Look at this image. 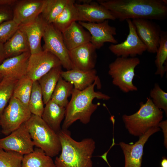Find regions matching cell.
Listing matches in <instances>:
<instances>
[{
  "label": "cell",
  "mask_w": 167,
  "mask_h": 167,
  "mask_svg": "<svg viewBox=\"0 0 167 167\" xmlns=\"http://www.w3.org/2000/svg\"><path fill=\"white\" fill-rule=\"evenodd\" d=\"M96 49L89 42L68 51L73 69L82 70L94 69L97 57Z\"/></svg>",
  "instance_id": "17"
},
{
  "label": "cell",
  "mask_w": 167,
  "mask_h": 167,
  "mask_svg": "<svg viewBox=\"0 0 167 167\" xmlns=\"http://www.w3.org/2000/svg\"><path fill=\"white\" fill-rule=\"evenodd\" d=\"M61 146V153L54 161L55 167H92V157L95 143L91 138L80 141L73 139L70 132L61 129L58 134Z\"/></svg>",
  "instance_id": "3"
},
{
  "label": "cell",
  "mask_w": 167,
  "mask_h": 167,
  "mask_svg": "<svg viewBox=\"0 0 167 167\" xmlns=\"http://www.w3.org/2000/svg\"><path fill=\"white\" fill-rule=\"evenodd\" d=\"M61 76L64 80L71 83L74 88L79 90L86 89L95 80L100 79L95 69L82 70L73 68L65 71H62Z\"/></svg>",
  "instance_id": "20"
},
{
  "label": "cell",
  "mask_w": 167,
  "mask_h": 167,
  "mask_svg": "<svg viewBox=\"0 0 167 167\" xmlns=\"http://www.w3.org/2000/svg\"><path fill=\"white\" fill-rule=\"evenodd\" d=\"M17 0H0V6H7L13 7Z\"/></svg>",
  "instance_id": "38"
},
{
  "label": "cell",
  "mask_w": 167,
  "mask_h": 167,
  "mask_svg": "<svg viewBox=\"0 0 167 167\" xmlns=\"http://www.w3.org/2000/svg\"><path fill=\"white\" fill-rule=\"evenodd\" d=\"M86 1L82 3H75L79 21L98 23L107 20H115L111 13L98 2Z\"/></svg>",
  "instance_id": "15"
},
{
  "label": "cell",
  "mask_w": 167,
  "mask_h": 167,
  "mask_svg": "<svg viewBox=\"0 0 167 167\" xmlns=\"http://www.w3.org/2000/svg\"><path fill=\"white\" fill-rule=\"evenodd\" d=\"M44 0H17L12 7L13 20L19 25L29 23L41 14Z\"/></svg>",
  "instance_id": "16"
},
{
  "label": "cell",
  "mask_w": 167,
  "mask_h": 167,
  "mask_svg": "<svg viewBox=\"0 0 167 167\" xmlns=\"http://www.w3.org/2000/svg\"><path fill=\"white\" fill-rule=\"evenodd\" d=\"M78 23L86 29L91 35L90 42L96 49H99L106 42L117 44L118 41L114 36L116 34V28L109 24V20L98 23L78 21Z\"/></svg>",
  "instance_id": "13"
},
{
  "label": "cell",
  "mask_w": 167,
  "mask_h": 167,
  "mask_svg": "<svg viewBox=\"0 0 167 167\" xmlns=\"http://www.w3.org/2000/svg\"><path fill=\"white\" fill-rule=\"evenodd\" d=\"M30 51L8 58L0 64V74L18 80L27 75Z\"/></svg>",
  "instance_id": "19"
},
{
  "label": "cell",
  "mask_w": 167,
  "mask_h": 167,
  "mask_svg": "<svg viewBox=\"0 0 167 167\" xmlns=\"http://www.w3.org/2000/svg\"><path fill=\"white\" fill-rule=\"evenodd\" d=\"M41 117L54 131L58 134L61 130V123L64 118L66 108L50 100L45 105Z\"/></svg>",
  "instance_id": "22"
},
{
  "label": "cell",
  "mask_w": 167,
  "mask_h": 167,
  "mask_svg": "<svg viewBox=\"0 0 167 167\" xmlns=\"http://www.w3.org/2000/svg\"><path fill=\"white\" fill-rule=\"evenodd\" d=\"M126 20L129 28L126 38L122 43L111 44L109 49L117 57H136L137 55H142L147 51V48L139 37L131 20Z\"/></svg>",
  "instance_id": "11"
},
{
  "label": "cell",
  "mask_w": 167,
  "mask_h": 167,
  "mask_svg": "<svg viewBox=\"0 0 167 167\" xmlns=\"http://www.w3.org/2000/svg\"><path fill=\"white\" fill-rule=\"evenodd\" d=\"M155 63L156 67L155 73L162 77L167 71V66L164 65L167 60V32L162 31L159 46Z\"/></svg>",
  "instance_id": "30"
},
{
  "label": "cell",
  "mask_w": 167,
  "mask_h": 167,
  "mask_svg": "<svg viewBox=\"0 0 167 167\" xmlns=\"http://www.w3.org/2000/svg\"><path fill=\"white\" fill-rule=\"evenodd\" d=\"M19 25L13 19L0 24V43H6L19 29Z\"/></svg>",
  "instance_id": "35"
},
{
  "label": "cell",
  "mask_w": 167,
  "mask_h": 167,
  "mask_svg": "<svg viewBox=\"0 0 167 167\" xmlns=\"http://www.w3.org/2000/svg\"><path fill=\"white\" fill-rule=\"evenodd\" d=\"M43 95L38 81H34L28 107L32 114L41 117L44 109Z\"/></svg>",
  "instance_id": "31"
},
{
  "label": "cell",
  "mask_w": 167,
  "mask_h": 167,
  "mask_svg": "<svg viewBox=\"0 0 167 167\" xmlns=\"http://www.w3.org/2000/svg\"><path fill=\"white\" fill-rule=\"evenodd\" d=\"M3 48L6 58L30 52L26 36L19 28L11 37L3 44Z\"/></svg>",
  "instance_id": "23"
},
{
  "label": "cell",
  "mask_w": 167,
  "mask_h": 167,
  "mask_svg": "<svg viewBox=\"0 0 167 167\" xmlns=\"http://www.w3.org/2000/svg\"><path fill=\"white\" fill-rule=\"evenodd\" d=\"M18 80L4 77L0 82V120L3 112L12 96Z\"/></svg>",
  "instance_id": "32"
},
{
  "label": "cell",
  "mask_w": 167,
  "mask_h": 167,
  "mask_svg": "<svg viewBox=\"0 0 167 167\" xmlns=\"http://www.w3.org/2000/svg\"><path fill=\"white\" fill-rule=\"evenodd\" d=\"M31 114L28 107L12 96L1 118L2 132L8 135L26 122Z\"/></svg>",
  "instance_id": "7"
},
{
  "label": "cell",
  "mask_w": 167,
  "mask_h": 167,
  "mask_svg": "<svg viewBox=\"0 0 167 167\" xmlns=\"http://www.w3.org/2000/svg\"><path fill=\"white\" fill-rule=\"evenodd\" d=\"M24 155L0 148V167H22Z\"/></svg>",
  "instance_id": "33"
},
{
  "label": "cell",
  "mask_w": 167,
  "mask_h": 167,
  "mask_svg": "<svg viewBox=\"0 0 167 167\" xmlns=\"http://www.w3.org/2000/svg\"><path fill=\"white\" fill-rule=\"evenodd\" d=\"M78 23L73 22L62 33L64 44L69 50L90 42L91 35Z\"/></svg>",
  "instance_id": "21"
},
{
  "label": "cell",
  "mask_w": 167,
  "mask_h": 167,
  "mask_svg": "<svg viewBox=\"0 0 167 167\" xmlns=\"http://www.w3.org/2000/svg\"><path fill=\"white\" fill-rule=\"evenodd\" d=\"M61 66L58 59L46 50L31 54L29 57L27 76L33 82L38 81L53 68Z\"/></svg>",
  "instance_id": "9"
},
{
  "label": "cell",
  "mask_w": 167,
  "mask_h": 167,
  "mask_svg": "<svg viewBox=\"0 0 167 167\" xmlns=\"http://www.w3.org/2000/svg\"><path fill=\"white\" fill-rule=\"evenodd\" d=\"M74 89L73 85L61 76L52 95V101L62 107L66 108L68 103V97L71 95Z\"/></svg>",
  "instance_id": "28"
},
{
  "label": "cell",
  "mask_w": 167,
  "mask_h": 167,
  "mask_svg": "<svg viewBox=\"0 0 167 167\" xmlns=\"http://www.w3.org/2000/svg\"><path fill=\"white\" fill-rule=\"evenodd\" d=\"M35 146L51 157L57 156L61 146L58 134L52 129L41 117L32 114L25 123Z\"/></svg>",
  "instance_id": "5"
},
{
  "label": "cell",
  "mask_w": 167,
  "mask_h": 167,
  "mask_svg": "<svg viewBox=\"0 0 167 167\" xmlns=\"http://www.w3.org/2000/svg\"><path fill=\"white\" fill-rule=\"evenodd\" d=\"M6 58L4 49L3 44L0 43V64Z\"/></svg>",
  "instance_id": "39"
},
{
  "label": "cell",
  "mask_w": 167,
  "mask_h": 167,
  "mask_svg": "<svg viewBox=\"0 0 167 167\" xmlns=\"http://www.w3.org/2000/svg\"><path fill=\"white\" fill-rule=\"evenodd\" d=\"M158 126L161 128L164 134V145L167 148V120L164 121H161L159 123Z\"/></svg>",
  "instance_id": "37"
},
{
  "label": "cell",
  "mask_w": 167,
  "mask_h": 167,
  "mask_svg": "<svg viewBox=\"0 0 167 167\" xmlns=\"http://www.w3.org/2000/svg\"><path fill=\"white\" fill-rule=\"evenodd\" d=\"M13 12L11 7L0 6V24L6 21L13 19Z\"/></svg>",
  "instance_id": "36"
},
{
  "label": "cell",
  "mask_w": 167,
  "mask_h": 167,
  "mask_svg": "<svg viewBox=\"0 0 167 167\" xmlns=\"http://www.w3.org/2000/svg\"><path fill=\"white\" fill-rule=\"evenodd\" d=\"M70 0H44L41 14L47 24H52L61 13Z\"/></svg>",
  "instance_id": "27"
},
{
  "label": "cell",
  "mask_w": 167,
  "mask_h": 167,
  "mask_svg": "<svg viewBox=\"0 0 167 167\" xmlns=\"http://www.w3.org/2000/svg\"><path fill=\"white\" fill-rule=\"evenodd\" d=\"M140 106L134 113L124 114L122 116L129 133L139 137L145 134L150 128L158 126L163 118L162 111L154 105L150 98H147L145 103L141 102Z\"/></svg>",
  "instance_id": "4"
},
{
  "label": "cell",
  "mask_w": 167,
  "mask_h": 167,
  "mask_svg": "<svg viewBox=\"0 0 167 167\" xmlns=\"http://www.w3.org/2000/svg\"><path fill=\"white\" fill-rule=\"evenodd\" d=\"M137 33L148 52L156 53L159 46L162 31L152 20L143 19H132Z\"/></svg>",
  "instance_id": "12"
},
{
  "label": "cell",
  "mask_w": 167,
  "mask_h": 167,
  "mask_svg": "<svg viewBox=\"0 0 167 167\" xmlns=\"http://www.w3.org/2000/svg\"><path fill=\"white\" fill-rule=\"evenodd\" d=\"M75 3L74 0H70L59 15L52 24L61 32L73 22L79 21L78 13Z\"/></svg>",
  "instance_id": "26"
},
{
  "label": "cell",
  "mask_w": 167,
  "mask_h": 167,
  "mask_svg": "<svg viewBox=\"0 0 167 167\" xmlns=\"http://www.w3.org/2000/svg\"><path fill=\"white\" fill-rule=\"evenodd\" d=\"M109 167H111L110 166V165H109Z\"/></svg>",
  "instance_id": "42"
},
{
  "label": "cell",
  "mask_w": 167,
  "mask_h": 167,
  "mask_svg": "<svg viewBox=\"0 0 167 167\" xmlns=\"http://www.w3.org/2000/svg\"><path fill=\"white\" fill-rule=\"evenodd\" d=\"M22 167H55L52 157L41 149L36 148L23 156Z\"/></svg>",
  "instance_id": "25"
},
{
  "label": "cell",
  "mask_w": 167,
  "mask_h": 167,
  "mask_svg": "<svg viewBox=\"0 0 167 167\" xmlns=\"http://www.w3.org/2000/svg\"><path fill=\"white\" fill-rule=\"evenodd\" d=\"M47 24L40 14L32 21L19 26V28L26 36L31 54L37 53L43 50L41 39Z\"/></svg>",
  "instance_id": "18"
},
{
  "label": "cell",
  "mask_w": 167,
  "mask_h": 167,
  "mask_svg": "<svg viewBox=\"0 0 167 167\" xmlns=\"http://www.w3.org/2000/svg\"><path fill=\"white\" fill-rule=\"evenodd\" d=\"M140 63L137 57H117L109 66L108 74L112 78L113 84L125 93L137 91V88L133 81L135 69Z\"/></svg>",
  "instance_id": "6"
},
{
  "label": "cell",
  "mask_w": 167,
  "mask_h": 167,
  "mask_svg": "<svg viewBox=\"0 0 167 167\" xmlns=\"http://www.w3.org/2000/svg\"><path fill=\"white\" fill-rule=\"evenodd\" d=\"M95 86L98 89L101 88L100 79L96 80L86 89L79 90L74 88L71 98L66 108V112L62 129L66 130L74 122L79 120L83 124H86L90 121L91 117L100 105L94 104L95 98L105 100H109L108 95L94 90Z\"/></svg>",
  "instance_id": "2"
},
{
  "label": "cell",
  "mask_w": 167,
  "mask_h": 167,
  "mask_svg": "<svg viewBox=\"0 0 167 167\" xmlns=\"http://www.w3.org/2000/svg\"><path fill=\"white\" fill-rule=\"evenodd\" d=\"M33 83L26 75L18 80L13 90L12 96L28 107Z\"/></svg>",
  "instance_id": "29"
},
{
  "label": "cell",
  "mask_w": 167,
  "mask_h": 167,
  "mask_svg": "<svg viewBox=\"0 0 167 167\" xmlns=\"http://www.w3.org/2000/svg\"><path fill=\"white\" fill-rule=\"evenodd\" d=\"M62 67L60 66L53 68L38 80L42 92L44 105L51 99L52 93L61 77L62 71Z\"/></svg>",
  "instance_id": "24"
},
{
  "label": "cell",
  "mask_w": 167,
  "mask_h": 167,
  "mask_svg": "<svg viewBox=\"0 0 167 167\" xmlns=\"http://www.w3.org/2000/svg\"><path fill=\"white\" fill-rule=\"evenodd\" d=\"M34 146L24 123L6 137L0 139V148L24 155L32 152Z\"/></svg>",
  "instance_id": "10"
},
{
  "label": "cell",
  "mask_w": 167,
  "mask_h": 167,
  "mask_svg": "<svg viewBox=\"0 0 167 167\" xmlns=\"http://www.w3.org/2000/svg\"><path fill=\"white\" fill-rule=\"evenodd\" d=\"M161 165V167H167V159L165 157H163L162 160Z\"/></svg>",
  "instance_id": "40"
},
{
  "label": "cell",
  "mask_w": 167,
  "mask_h": 167,
  "mask_svg": "<svg viewBox=\"0 0 167 167\" xmlns=\"http://www.w3.org/2000/svg\"><path fill=\"white\" fill-rule=\"evenodd\" d=\"M44 41L43 49L49 52L59 60L66 70L73 69L69 54L63 41L62 33L51 24H47L43 37Z\"/></svg>",
  "instance_id": "8"
},
{
  "label": "cell",
  "mask_w": 167,
  "mask_h": 167,
  "mask_svg": "<svg viewBox=\"0 0 167 167\" xmlns=\"http://www.w3.org/2000/svg\"><path fill=\"white\" fill-rule=\"evenodd\" d=\"M4 77L2 75L0 74V82L2 81Z\"/></svg>",
  "instance_id": "41"
},
{
  "label": "cell",
  "mask_w": 167,
  "mask_h": 167,
  "mask_svg": "<svg viewBox=\"0 0 167 167\" xmlns=\"http://www.w3.org/2000/svg\"><path fill=\"white\" fill-rule=\"evenodd\" d=\"M160 130L158 126L150 128L132 144L124 142L119 143V145L124 155V167H141L144 144L151 135Z\"/></svg>",
  "instance_id": "14"
},
{
  "label": "cell",
  "mask_w": 167,
  "mask_h": 167,
  "mask_svg": "<svg viewBox=\"0 0 167 167\" xmlns=\"http://www.w3.org/2000/svg\"><path fill=\"white\" fill-rule=\"evenodd\" d=\"M150 96L154 105L158 109L163 110L167 114V93L157 84H155L150 91Z\"/></svg>",
  "instance_id": "34"
},
{
  "label": "cell",
  "mask_w": 167,
  "mask_h": 167,
  "mask_svg": "<svg viewBox=\"0 0 167 167\" xmlns=\"http://www.w3.org/2000/svg\"><path fill=\"white\" fill-rule=\"evenodd\" d=\"M98 2L121 21L143 19L163 20L167 17L165 0H101Z\"/></svg>",
  "instance_id": "1"
}]
</instances>
